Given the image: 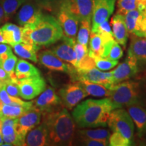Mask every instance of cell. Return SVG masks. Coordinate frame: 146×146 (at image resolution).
Returning <instances> with one entry per match:
<instances>
[{"instance_id": "cell-14", "label": "cell", "mask_w": 146, "mask_h": 146, "mask_svg": "<svg viewBox=\"0 0 146 146\" xmlns=\"http://www.w3.org/2000/svg\"><path fill=\"white\" fill-rule=\"evenodd\" d=\"M38 58L40 64L49 70L64 72L70 75L75 70V67L74 66L64 63L51 50L43 51L39 54Z\"/></svg>"}, {"instance_id": "cell-23", "label": "cell", "mask_w": 146, "mask_h": 146, "mask_svg": "<svg viewBox=\"0 0 146 146\" xmlns=\"http://www.w3.org/2000/svg\"><path fill=\"white\" fill-rule=\"evenodd\" d=\"M128 55L138 61L146 62V38L133 35L128 49Z\"/></svg>"}, {"instance_id": "cell-30", "label": "cell", "mask_w": 146, "mask_h": 146, "mask_svg": "<svg viewBox=\"0 0 146 146\" xmlns=\"http://www.w3.org/2000/svg\"><path fill=\"white\" fill-rule=\"evenodd\" d=\"M81 139H94L108 140L110 132L106 129H84L78 131Z\"/></svg>"}, {"instance_id": "cell-22", "label": "cell", "mask_w": 146, "mask_h": 146, "mask_svg": "<svg viewBox=\"0 0 146 146\" xmlns=\"http://www.w3.org/2000/svg\"><path fill=\"white\" fill-rule=\"evenodd\" d=\"M5 43L14 46L23 42V27L12 23H5L1 27Z\"/></svg>"}, {"instance_id": "cell-35", "label": "cell", "mask_w": 146, "mask_h": 146, "mask_svg": "<svg viewBox=\"0 0 146 146\" xmlns=\"http://www.w3.org/2000/svg\"><path fill=\"white\" fill-rule=\"evenodd\" d=\"M109 145L111 146H129L131 145V140L126 138L118 132H114L110 135Z\"/></svg>"}, {"instance_id": "cell-40", "label": "cell", "mask_w": 146, "mask_h": 146, "mask_svg": "<svg viewBox=\"0 0 146 146\" xmlns=\"http://www.w3.org/2000/svg\"><path fill=\"white\" fill-rule=\"evenodd\" d=\"M3 140L4 143L10 144V145H24L23 142L16 131L9 135L3 136Z\"/></svg>"}, {"instance_id": "cell-26", "label": "cell", "mask_w": 146, "mask_h": 146, "mask_svg": "<svg viewBox=\"0 0 146 146\" xmlns=\"http://www.w3.org/2000/svg\"><path fill=\"white\" fill-rule=\"evenodd\" d=\"M90 39H89V56H99L102 57L106 45L108 42L112 40H108L100 34L95 32L90 33ZM114 40V39H112Z\"/></svg>"}, {"instance_id": "cell-29", "label": "cell", "mask_w": 146, "mask_h": 146, "mask_svg": "<svg viewBox=\"0 0 146 146\" xmlns=\"http://www.w3.org/2000/svg\"><path fill=\"white\" fill-rule=\"evenodd\" d=\"M28 108L18 105H10L3 104L1 111H0V117L18 118L25 113Z\"/></svg>"}, {"instance_id": "cell-10", "label": "cell", "mask_w": 146, "mask_h": 146, "mask_svg": "<svg viewBox=\"0 0 146 146\" xmlns=\"http://www.w3.org/2000/svg\"><path fill=\"white\" fill-rule=\"evenodd\" d=\"M70 76L74 81H81L85 80L92 83L101 84L108 89H110L114 85L112 71L104 72L96 68L84 71H76V70Z\"/></svg>"}, {"instance_id": "cell-28", "label": "cell", "mask_w": 146, "mask_h": 146, "mask_svg": "<svg viewBox=\"0 0 146 146\" xmlns=\"http://www.w3.org/2000/svg\"><path fill=\"white\" fill-rule=\"evenodd\" d=\"M82 86L86 91L88 96H92L95 97H109L110 89H108L104 85L88 81H79Z\"/></svg>"}, {"instance_id": "cell-34", "label": "cell", "mask_w": 146, "mask_h": 146, "mask_svg": "<svg viewBox=\"0 0 146 146\" xmlns=\"http://www.w3.org/2000/svg\"><path fill=\"white\" fill-rule=\"evenodd\" d=\"M91 57L94 58L96 66L101 70H108L112 69L118 63V60H112L110 58H103L99 56H91Z\"/></svg>"}, {"instance_id": "cell-33", "label": "cell", "mask_w": 146, "mask_h": 146, "mask_svg": "<svg viewBox=\"0 0 146 146\" xmlns=\"http://www.w3.org/2000/svg\"><path fill=\"white\" fill-rule=\"evenodd\" d=\"M17 57L12 53L6 59L1 62V67L10 76L12 81L17 82L18 79L15 74V67L17 63Z\"/></svg>"}, {"instance_id": "cell-18", "label": "cell", "mask_w": 146, "mask_h": 146, "mask_svg": "<svg viewBox=\"0 0 146 146\" xmlns=\"http://www.w3.org/2000/svg\"><path fill=\"white\" fill-rule=\"evenodd\" d=\"M25 145L43 146L49 145L48 131L46 125L42 122L27 133L25 137Z\"/></svg>"}, {"instance_id": "cell-12", "label": "cell", "mask_w": 146, "mask_h": 146, "mask_svg": "<svg viewBox=\"0 0 146 146\" xmlns=\"http://www.w3.org/2000/svg\"><path fill=\"white\" fill-rule=\"evenodd\" d=\"M33 102V106L41 111V114L60 109L62 104L61 99L56 94L55 89L48 87Z\"/></svg>"}, {"instance_id": "cell-1", "label": "cell", "mask_w": 146, "mask_h": 146, "mask_svg": "<svg viewBox=\"0 0 146 146\" xmlns=\"http://www.w3.org/2000/svg\"><path fill=\"white\" fill-rule=\"evenodd\" d=\"M48 131L49 145H71L75 136V122L66 108L41 114Z\"/></svg>"}, {"instance_id": "cell-43", "label": "cell", "mask_w": 146, "mask_h": 146, "mask_svg": "<svg viewBox=\"0 0 146 146\" xmlns=\"http://www.w3.org/2000/svg\"><path fill=\"white\" fill-rule=\"evenodd\" d=\"M10 80H12L10 76L3 70L1 66H0V87H3L6 82Z\"/></svg>"}, {"instance_id": "cell-3", "label": "cell", "mask_w": 146, "mask_h": 146, "mask_svg": "<svg viewBox=\"0 0 146 146\" xmlns=\"http://www.w3.org/2000/svg\"><path fill=\"white\" fill-rule=\"evenodd\" d=\"M109 98L88 99L77 104L72 111V118L79 127H106L109 114L112 110Z\"/></svg>"}, {"instance_id": "cell-4", "label": "cell", "mask_w": 146, "mask_h": 146, "mask_svg": "<svg viewBox=\"0 0 146 146\" xmlns=\"http://www.w3.org/2000/svg\"><path fill=\"white\" fill-rule=\"evenodd\" d=\"M110 89L108 98L113 110L139 104V86L136 82L125 81L114 84Z\"/></svg>"}, {"instance_id": "cell-19", "label": "cell", "mask_w": 146, "mask_h": 146, "mask_svg": "<svg viewBox=\"0 0 146 146\" xmlns=\"http://www.w3.org/2000/svg\"><path fill=\"white\" fill-rule=\"evenodd\" d=\"M110 24L112 27L113 36L115 41L123 45L125 49L129 37V33L126 26L125 16L119 14H115L111 18Z\"/></svg>"}, {"instance_id": "cell-6", "label": "cell", "mask_w": 146, "mask_h": 146, "mask_svg": "<svg viewBox=\"0 0 146 146\" xmlns=\"http://www.w3.org/2000/svg\"><path fill=\"white\" fill-rule=\"evenodd\" d=\"M94 0H60L58 9H63L76 17L78 21H91Z\"/></svg>"}, {"instance_id": "cell-41", "label": "cell", "mask_w": 146, "mask_h": 146, "mask_svg": "<svg viewBox=\"0 0 146 146\" xmlns=\"http://www.w3.org/2000/svg\"><path fill=\"white\" fill-rule=\"evenodd\" d=\"M83 145L88 146H106L109 145L108 140L94 139H81Z\"/></svg>"}, {"instance_id": "cell-49", "label": "cell", "mask_w": 146, "mask_h": 146, "mask_svg": "<svg viewBox=\"0 0 146 146\" xmlns=\"http://www.w3.org/2000/svg\"><path fill=\"white\" fill-rule=\"evenodd\" d=\"M1 61H0V66H1Z\"/></svg>"}, {"instance_id": "cell-11", "label": "cell", "mask_w": 146, "mask_h": 146, "mask_svg": "<svg viewBox=\"0 0 146 146\" xmlns=\"http://www.w3.org/2000/svg\"><path fill=\"white\" fill-rule=\"evenodd\" d=\"M43 15L42 9L34 0H26L16 16V21L21 27L35 24Z\"/></svg>"}, {"instance_id": "cell-2", "label": "cell", "mask_w": 146, "mask_h": 146, "mask_svg": "<svg viewBox=\"0 0 146 146\" xmlns=\"http://www.w3.org/2000/svg\"><path fill=\"white\" fill-rule=\"evenodd\" d=\"M63 31L54 16L43 14L35 24L23 27V42L49 46L62 39Z\"/></svg>"}, {"instance_id": "cell-42", "label": "cell", "mask_w": 146, "mask_h": 146, "mask_svg": "<svg viewBox=\"0 0 146 146\" xmlns=\"http://www.w3.org/2000/svg\"><path fill=\"white\" fill-rule=\"evenodd\" d=\"M12 48L10 45L5 44V43H0V61L1 62L6 59L12 54Z\"/></svg>"}, {"instance_id": "cell-37", "label": "cell", "mask_w": 146, "mask_h": 146, "mask_svg": "<svg viewBox=\"0 0 146 146\" xmlns=\"http://www.w3.org/2000/svg\"><path fill=\"white\" fill-rule=\"evenodd\" d=\"M74 50L76 54V64L81 61L87 54H89V50L87 45L81 44V43L76 42L74 45Z\"/></svg>"}, {"instance_id": "cell-15", "label": "cell", "mask_w": 146, "mask_h": 146, "mask_svg": "<svg viewBox=\"0 0 146 146\" xmlns=\"http://www.w3.org/2000/svg\"><path fill=\"white\" fill-rule=\"evenodd\" d=\"M137 72V60L127 55V59L123 62L120 63L115 70H112L114 85L127 81L135 76Z\"/></svg>"}, {"instance_id": "cell-38", "label": "cell", "mask_w": 146, "mask_h": 146, "mask_svg": "<svg viewBox=\"0 0 146 146\" xmlns=\"http://www.w3.org/2000/svg\"><path fill=\"white\" fill-rule=\"evenodd\" d=\"M3 87H5V91L10 96L14 97L20 96V90L17 82L10 80V81L6 82Z\"/></svg>"}, {"instance_id": "cell-31", "label": "cell", "mask_w": 146, "mask_h": 146, "mask_svg": "<svg viewBox=\"0 0 146 146\" xmlns=\"http://www.w3.org/2000/svg\"><path fill=\"white\" fill-rule=\"evenodd\" d=\"M8 20L12 18L26 0H0Z\"/></svg>"}, {"instance_id": "cell-24", "label": "cell", "mask_w": 146, "mask_h": 146, "mask_svg": "<svg viewBox=\"0 0 146 146\" xmlns=\"http://www.w3.org/2000/svg\"><path fill=\"white\" fill-rule=\"evenodd\" d=\"M12 47H13L14 52L18 57L23 58V59L29 60L34 62H37L38 59L36 53L40 49L39 46L22 42V43L14 45Z\"/></svg>"}, {"instance_id": "cell-46", "label": "cell", "mask_w": 146, "mask_h": 146, "mask_svg": "<svg viewBox=\"0 0 146 146\" xmlns=\"http://www.w3.org/2000/svg\"><path fill=\"white\" fill-rule=\"evenodd\" d=\"M0 43H5V40H4V39H3V33H2V31H1V28H0Z\"/></svg>"}, {"instance_id": "cell-7", "label": "cell", "mask_w": 146, "mask_h": 146, "mask_svg": "<svg viewBox=\"0 0 146 146\" xmlns=\"http://www.w3.org/2000/svg\"><path fill=\"white\" fill-rule=\"evenodd\" d=\"M41 112L34 106L17 118L14 129L25 145V137L29 131L41 123Z\"/></svg>"}, {"instance_id": "cell-20", "label": "cell", "mask_w": 146, "mask_h": 146, "mask_svg": "<svg viewBox=\"0 0 146 146\" xmlns=\"http://www.w3.org/2000/svg\"><path fill=\"white\" fill-rule=\"evenodd\" d=\"M126 26L129 34L140 37L143 14L138 9L128 12L124 15Z\"/></svg>"}, {"instance_id": "cell-5", "label": "cell", "mask_w": 146, "mask_h": 146, "mask_svg": "<svg viewBox=\"0 0 146 146\" xmlns=\"http://www.w3.org/2000/svg\"><path fill=\"white\" fill-rule=\"evenodd\" d=\"M108 125L114 132H118L125 137L132 139L134 134V124L132 118L125 109L112 110L109 114Z\"/></svg>"}, {"instance_id": "cell-13", "label": "cell", "mask_w": 146, "mask_h": 146, "mask_svg": "<svg viewBox=\"0 0 146 146\" xmlns=\"http://www.w3.org/2000/svg\"><path fill=\"white\" fill-rule=\"evenodd\" d=\"M115 1L116 0H94L91 29L109 19L114 11Z\"/></svg>"}, {"instance_id": "cell-45", "label": "cell", "mask_w": 146, "mask_h": 146, "mask_svg": "<svg viewBox=\"0 0 146 146\" xmlns=\"http://www.w3.org/2000/svg\"><path fill=\"white\" fill-rule=\"evenodd\" d=\"M8 21V18H7L6 16H5L2 5H1V1H0V24L5 23V22H7Z\"/></svg>"}, {"instance_id": "cell-21", "label": "cell", "mask_w": 146, "mask_h": 146, "mask_svg": "<svg viewBox=\"0 0 146 146\" xmlns=\"http://www.w3.org/2000/svg\"><path fill=\"white\" fill-rule=\"evenodd\" d=\"M127 112L135 123L139 135L146 133V109L137 104L128 106Z\"/></svg>"}, {"instance_id": "cell-17", "label": "cell", "mask_w": 146, "mask_h": 146, "mask_svg": "<svg viewBox=\"0 0 146 146\" xmlns=\"http://www.w3.org/2000/svg\"><path fill=\"white\" fill-rule=\"evenodd\" d=\"M62 39L63 41L62 43L53 47L51 51L60 60L75 67L76 57L74 45L76 43V39L66 36H63Z\"/></svg>"}, {"instance_id": "cell-9", "label": "cell", "mask_w": 146, "mask_h": 146, "mask_svg": "<svg viewBox=\"0 0 146 146\" xmlns=\"http://www.w3.org/2000/svg\"><path fill=\"white\" fill-rule=\"evenodd\" d=\"M20 96L24 100H31L41 94L46 88V83L41 76L18 80Z\"/></svg>"}, {"instance_id": "cell-32", "label": "cell", "mask_w": 146, "mask_h": 146, "mask_svg": "<svg viewBox=\"0 0 146 146\" xmlns=\"http://www.w3.org/2000/svg\"><path fill=\"white\" fill-rule=\"evenodd\" d=\"M79 23L80 27L76 39L78 43L87 46L91 33V21L85 20V21H80Z\"/></svg>"}, {"instance_id": "cell-39", "label": "cell", "mask_w": 146, "mask_h": 146, "mask_svg": "<svg viewBox=\"0 0 146 146\" xmlns=\"http://www.w3.org/2000/svg\"><path fill=\"white\" fill-rule=\"evenodd\" d=\"M123 56V50L120 46L119 43H117L116 41L112 45V47H111L110 50L108 58H111L112 60H118L122 56Z\"/></svg>"}, {"instance_id": "cell-8", "label": "cell", "mask_w": 146, "mask_h": 146, "mask_svg": "<svg viewBox=\"0 0 146 146\" xmlns=\"http://www.w3.org/2000/svg\"><path fill=\"white\" fill-rule=\"evenodd\" d=\"M59 96L64 106L68 110H72L88 94L79 81H74L60 89Z\"/></svg>"}, {"instance_id": "cell-47", "label": "cell", "mask_w": 146, "mask_h": 146, "mask_svg": "<svg viewBox=\"0 0 146 146\" xmlns=\"http://www.w3.org/2000/svg\"><path fill=\"white\" fill-rule=\"evenodd\" d=\"M3 143V136L1 134V130H0V145H2Z\"/></svg>"}, {"instance_id": "cell-44", "label": "cell", "mask_w": 146, "mask_h": 146, "mask_svg": "<svg viewBox=\"0 0 146 146\" xmlns=\"http://www.w3.org/2000/svg\"><path fill=\"white\" fill-rule=\"evenodd\" d=\"M1 132L2 134V136L9 135L12 134V133L15 132V129L14 127L12 125H3L1 126Z\"/></svg>"}, {"instance_id": "cell-16", "label": "cell", "mask_w": 146, "mask_h": 146, "mask_svg": "<svg viewBox=\"0 0 146 146\" xmlns=\"http://www.w3.org/2000/svg\"><path fill=\"white\" fill-rule=\"evenodd\" d=\"M54 14L62 29L64 36L76 39L79 23L77 18L63 9H58Z\"/></svg>"}, {"instance_id": "cell-48", "label": "cell", "mask_w": 146, "mask_h": 146, "mask_svg": "<svg viewBox=\"0 0 146 146\" xmlns=\"http://www.w3.org/2000/svg\"><path fill=\"white\" fill-rule=\"evenodd\" d=\"M142 12H143V15L145 16H146V5H145V8L143 9V10H142Z\"/></svg>"}, {"instance_id": "cell-36", "label": "cell", "mask_w": 146, "mask_h": 146, "mask_svg": "<svg viewBox=\"0 0 146 146\" xmlns=\"http://www.w3.org/2000/svg\"><path fill=\"white\" fill-rule=\"evenodd\" d=\"M42 10L54 13L60 0H34Z\"/></svg>"}, {"instance_id": "cell-27", "label": "cell", "mask_w": 146, "mask_h": 146, "mask_svg": "<svg viewBox=\"0 0 146 146\" xmlns=\"http://www.w3.org/2000/svg\"><path fill=\"white\" fill-rule=\"evenodd\" d=\"M146 5V0H118L116 14L125 15L128 12L138 9L142 11Z\"/></svg>"}, {"instance_id": "cell-25", "label": "cell", "mask_w": 146, "mask_h": 146, "mask_svg": "<svg viewBox=\"0 0 146 146\" xmlns=\"http://www.w3.org/2000/svg\"><path fill=\"white\" fill-rule=\"evenodd\" d=\"M15 74L18 80L41 76L39 70L33 64L25 60H18L15 67Z\"/></svg>"}]
</instances>
